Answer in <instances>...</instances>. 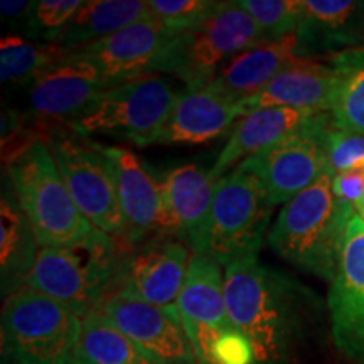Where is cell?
Wrapping results in <instances>:
<instances>
[{"label":"cell","instance_id":"obj_13","mask_svg":"<svg viewBox=\"0 0 364 364\" xmlns=\"http://www.w3.org/2000/svg\"><path fill=\"white\" fill-rule=\"evenodd\" d=\"M331 332L339 353L364 364V221L354 215L327 299Z\"/></svg>","mask_w":364,"mask_h":364},{"label":"cell","instance_id":"obj_21","mask_svg":"<svg viewBox=\"0 0 364 364\" xmlns=\"http://www.w3.org/2000/svg\"><path fill=\"white\" fill-rule=\"evenodd\" d=\"M363 2L353 0H304L295 33L297 54L314 59L359 48V12Z\"/></svg>","mask_w":364,"mask_h":364},{"label":"cell","instance_id":"obj_8","mask_svg":"<svg viewBox=\"0 0 364 364\" xmlns=\"http://www.w3.org/2000/svg\"><path fill=\"white\" fill-rule=\"evenodd\" d=\"M257 43L253 17L240 2H221L203 26L176 39L164 73L181 78L186 90L206 88L231 59Z\"/></svg>","mask_w":364,"mask_h":364},{"label":"cell","instance_id":"obj_23","mask_svg":"<svg viewBox=\"0 0 364 364\" xmlns=\"http://www.w3.org/2000/svg\"><path fill=\"white\" fill-rule=\"evenodd\" d=\"M299 59L302 58L297 54L295 34L272 43L260 41L231 59L208 86L238 102H248Z\"/></svg>","mask_w":364,"mask_h":364},{"label":"cell","instance_id":"obj_26","mask_svg":"<svg viewBox=\"0 0 364 364\" xmlns=\"http://www.w3.org/2000/svg\"><path fill=\"white\" fill-rule=\"evenodd\" d=\"M331 66L336 73L329 110L332 125L364 135V48L334 54Z\"/></svg>","mask_w":364,"mask_h":364},{"label":"cell","instance_id":"obj_15","mask_svg":"<svg viewBox=\"0 0 364 364\" xmlns=\"http://www.w3.org/2000/svg\"><path fill=\"white\" fill-rule=\"evenodd\" d=\"M161 188L162 233L184 240L194 253L203 252L216 182L196 164H181L164 176Z\"/></svg>","mask_w":364,"mask_h":364},{"label":"cell","instance_id":"obj_34","mask_svg":"<svg viewBox=\"0 0 364 364\" xmlns=\"http://www.w3.org/2000/svg\"><path fill=\"white\" fill-rule=\"evenodd\" d=\"M332 193L339 203L354 208L364 196V161L351 169L332 176Z\"/></svg>","mask_w":364,"mask_h":364},{"label":"cell","instance_id":"obj_28","mask_svg":"<svg viewBox=\"0 0 364 364\" xmlns=\"http://www.w3.org/2000/svg\"><path fill=\"white\" fill-rule=\"evenodd\" d=\"M34 241L33 230L19 206L4 196L0 204V267L4 285L7 280L19 279L26 284L36 260Z\"/></svg>","mask_w":364,"mask_h":364},{"label":"cell","instance_id":"obj_37","mask_svg":"<svg viewBox=\"0 0 364 364\" xmlns=\"http://www.w3.org/2000/svg\"><path fill=\"white\" fill-rule=\"evenodd\" d=\"M353 209H354V215L359 216L364 221V196H363L361 199H359L356 204H354Z\"/></svg>","mask_w":364,"mask_h":364},{"label":"cell","instance_id":"obj_2","mask_svg":"<svg viewBox=\"0 0 364 364\" xmlns=\"http://www.w3.org/2000/svg\"><path fill=\"white\" fill-rule=\"evenodd\" d=\"M332 172L285 204L267 236L268 247L285 262L324 280L334 279L346 230L354 209L336 199Z\"/></svg>","mask_w":364,"mask_h":364},{"label":"cell","instance_id":"obj_24","mask_svg":"<svg viewBox=\"0 0 364 364\" xmlns=\"http://www.w3.org/2000/svg\"><path fill=\"white\" fill-rule=\"evenodd\" d=\"M145 17H150L145 0H88L66 26L56 44L73 53Z\"/></svg>","mask_w":364,"mask_h":364},{"label":"cell","instance_id":"obj_20","mask_svg":"<svg viewBox=\"0 0 364 364\" xmlns=\"http://www.w3.org/2000/svg\"><path fill=\"white\" fill-rule=\"evenodd\" d=\"M115 179L118 203L125 220V238L130 243L157 230L161 215V188L144 162L124 147H103Z\"/></svg>","mask_w":364,"mask_h":364},{"label":"cell","instance_id":"obj_16","mask_svg":"<svg viewBox=\"0 0 364 364\" xmlns=\"http://www.w3.org/2000/svg\"><path fill=\"white\" fill-rule=\"evenodd\" d=\"M107 88L110 86L95 63L70 54L33 81L29 105L36 117L70 122Z\"/></svg>","mask_w":364,"mask_h":364},{"label":"cell","instance_id":"obj_33","mask_svg":"<svg viewBox=\"0 0 364 364\" xmlns=\"http://www.w3.org/2000/svg\"><path fill=\"white\" fill-rule=\"evenodd\" d=\"M206 364H255L253 348L241 332H226L213 344Z\"/></svg>","mask_w":364,"mask_h":364},{"label":"cell","instance_id":"obj_11","mask_svg":"<svg viewBox=\"0 0 364 364\" xmlns=\"http://www.w3.org/2000/svg\"><path fill=\"white\" fill-rule=\"evenodd\" d=\"M181 34L150 16L71 54L95 63L108 86H115L164 73Z\"/></svg>","mask_w":364,"mask_h":364},{"label":"cell","instance_id":"obj_27","mask_svg":"<svg viewBox=\"0 0 364 364\" xmlns=\"http://www.w3.org/2000/svg\"><path fill=\"white\" fill-rule=\"evenodd\" d=\"M56 43H33L21 36H6L0 43V78L4 85L27 83L70 56Z\"/></svg>","mask_w":364,"mask_h":364},{"label":"cell","instance_id":"obj_4","mask_svg":"<svg viewBox=\"0 0 364 364\" xmlns=\"http://www.w3.org/2000/svg\"><path fill=\"white\" fill-rule=\"evenodd\" d=\"M122 267L112 236L95 230L90 238L71 247L41 248L26 287L85 317L102 311L105 300L110 297L107 290L115 277L122 275Z\"/></svg>","mask_w":364,"mask_h":364},{"label":"cell","instance_id":"obj_30","mask_svg":"<svg viewBox=\"0 0 364 364\" xmlns=\"http://www.w3.org/2000/svg\"><path fill=\"white\" fill-rule=\"evenodd\" d=\"M150 16L169 29L189 33L203 26L221 2L213 0H149Z\"/></svg>","mask_w":364,"mask_h":364},{"label":"cell","instance_id":"obj_31","mask_svg":"<svg viewBox=\"0 0 364 364\" xmlns=\"http://www.w3.org/2000/svg\"><path fill=\"white\" fill-rule=\"evenodd\" d=\"M83 4L85 2L81 0H39V2H34L33 12L26 24L27 36L41 39V43H56Z\"/></svg>","mask_w":364,"mask_h":364},{"label":"cell","instance_id":"obj_7","mask_svg":"<svg viewBox=\"0 0 364 364\" xmlns=\"http://www.w3.org/2000/svg\"><path fill=\"white\" fill-rule=\"evenodd\" d=\"M273 208L265 186L236 167L216 182L201 253L223 267L257 257L268 236Z\"/></svg>","mask_w":364,"mask_h":364},{"label":"cell","instance_id":"obj_5","mask_svg":"<svg viewBox=\"0 0 364 364\" xmlns=\"http://www.w3.org/2000/svg\"><path fill=\"white\" fill-rule=\"evenodd\" d=\"M177 97L162 76H144L107 88L68 125L81 136L105 135L147 147L157 144Z\"/></svg>","mask_w":364,"mask_h":364},{"label":"cell","instance_id":"obj_36","mask_svg":"<svg viewBox=\"0 0 364 364\" xmlns=\"http://www.w3.org/2000/svg\"><path fill=\"white\" fill-rule=\"evenodd\" d=\"M359 48H364V2L359 12Z\"/></svg>","mask_w":364,"mask_h":364},{"label":"cell","instance_id":"obj_3","mask_svg":"<svg viewBox=\"0 0 364 364\" xmlns=\"http://www.w3.org/2000/svg\"><path fill=\"white\" fill-rule=\"evenodd\" d=\"M17 206L41 248L71 247L95 233L73 201L49 144L33 140L7 162Z\"/></svg>","mask_w":364,"mask_h":364},{"label":"cell","instance_id":"obj_35","mask_svg":"<svg viewBox=\"0 0 364 364\" xmlns=\"http://www.w3.org/2000/svg\"><path fill=\"white\" fill-rule=\"evenodd\" d=\"M34 2H19V0H2L0 4V12H2L4 19H7L11 24L17 22H24V26L29 21L31 12H33Z\"/></svg>","mask_w":364,"mask_h":364},{"label":"cell","instance_id":"obj_19","mask_svg":"<svg viewBox=\"0 0 364 364\" xmlns=\"http://www.w3.org/2000/svg\"><path fill=\"white\" fill-rule=\"evenodd\" d=\"M321 115L322 112L295 108H262L248 112L236 122L230 140L218 156L209 176L218 182L221 177L233 172V167H238L247 159L279 144L285 136L312 124Z\"/></svg>","mask_w":364,"mask_h":364},{"label":"cell","instance_id":"obj_1","mask_svg":"<svg viewBox=\"0 0 364 364\" xmlns=\"http://www.w3.org/2000/svg\"><path fill=\"white\" fill-rule=\"evenodd\" d=\"M231 324L252 344L255 364H285L306 331V287L257 257L225 267Z\"/></svg>","mask_w":364,"mask_h":364},{"label":"cell","instance_id":"obj_22","mask_svg":"<svg viewBox=\"0 0 364 364\" xmlns=\"http://www.w3.org/2000/svg\"><path fill=\"white\" fill-rule=\"evenodd\" d=\"M336 73L316 59H299L247 102L248 112L262 108H295L329 113Z\"/></svg>","mask_w":364,"mask_h":364},{"label":"cell","instance_id":"obj_9","mask_svg":"<svg viewBox=\"0 0 364 364\" xmlns=\"http://www.w3.org/2000/svg\"><path fill=\"white\" fill-rule=\"evenodd\" d=\"M48 144L81 215L105 235L125 236L115 179L102 145L78 134L56 135Z\"/></svg>","mask_w":364,"mask_h":364},{"label":"cell","instance_id":"obj_25","mask_svg":"<svg viewBox=\"0 0 364 364\" xmlns=\"http://www.w3.org/2000/svg\"><path fill=\"white\" fill-rule=\"evenodd\" d=\"M71 364H156L100 311L81 317Z\"/></svg>","mask_w":364,"mask_h":364},{"label":"cell","instance_id":"obj_14","mask_svg":"<svg viewBox=\"0 0 364 364\" xmlns=\"http://www.w3.org/2000/svg\"><path fill=\"white\" fill-rule=\"evenodd\" d=\"M177 311L199 364H206L218 338L235 331L226 311L225 275L215 258L194 253L182 285Z\"/></svg>","mask_w":364,"mask_h":364},{"label":"cell","instance_id":"obj_32","mask_svg":"<svg viewBox=\"0 0 364 364\" xmlns=\"http://www.w3.org/2000/svg\"><path fill=\"white\" fill-rule=\"evenodd\" d=\"M327 162L332 174L348 171L364 161V135L331 127L326 135Z\"/></svg>","mask_w":364,"mask_h":364},{"label":"cell","instance_id":"obj_10","mask_svg":"<svg viewBox=\"0 0 364 364\" xmlns=\"http://www.w3.org/2000/svg\"><path fill=\"white\" fill-rule=\"evenodd\" d=\"M331 127V113H322L312 124L247 159L238 167L265 186L275 206L287 204L329 171L326 135Z\"/></svg>","mask_w":364,"mask_h":364},{"label":"cell","instance_id":"obj_17","mask_svg":"<svg viewBox=\"0 0 364 364\" xmlns=\"http://www.w3.org/2000/svg\"><path fill=\"white\" fill-rule=\"evenodd\" d=\"M248 113L247 102H238L211 86L179 93L166 125L161 145H203L225 135L236 120Z\"/></svg>","mask_w":364,"mask_h":364},{"label":"cell","instance_id":"obj_18","mask_svg":"<svg viewBox=\"0 0 364 364\" xmlns=\"http://www.w3.org/2000/svg\"><path fill=\"white\" fill-rule=\"evenodd\" d=\"M189 260L181 241H154L124 263L122 289L152 306L177 311Z\"/></svg>","mask_w":364,"mask_h":364},{"label":"cell","instance_id":"obj_29","mask_svg":"<svg viewBox=\"0 0 364 364\" xmlns=\"http://www.w3.org/2000/svg\"><path fill=\"white\" fill-rule=\"evenodd\" d=\"M240 4L253 17L263 43L294 36L304 12V0H243Z\"/></svg>","mask_w":364,"mask_h":364},{"label":"cell","instance_id":"obj_12","mask_svg":"<svg viewBox=\"0 0 364 364\" xmlns=\"http://www.w3.org/2000/svg\"><path fill=\"white\" fill-rule=\"evenodd\" d=\"M100 312L156 364H199L179 311L152 306L118 289L105 300Z\"/></svg>","mask_w":364,"mask_h":364},{"label":"cell","instance_id":"obj_6","mask_svg":"<svg viewBox=\"0 0 364 364\" xmlns=\"http://www.w3.org/2000/svg\"><path fill=\"white\" fill-rule=\"evenodd\" d=\"M81 317L48 295L21 287L2 307V351L14 364H71Z\"/></svg>","mask_w":364,"mask_h":364}]
</instances>
